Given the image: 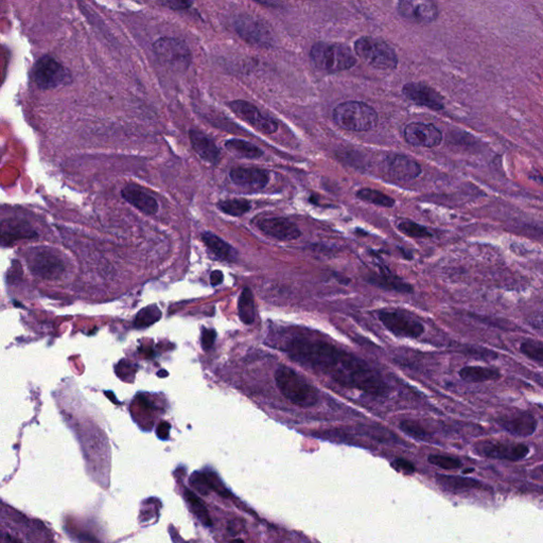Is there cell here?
Here are the masks:
<instances>
[{
	"label": "cell",
	"mask_w": 543,
	"mask_h": 543,
	"mask_svg": "<svg viewBox=\"0 0 543 543\" xmlns=\"http://www.w3.org/2000/svg\"><path fill=\"white\" fill-rule=\"evenodd\" d=\"M378 120L375 108L362 101L340 103L334 111V122L346 131H371L377 126Z\"/></svg>",
	"instance_id": "3957f363"
},
{
	"label": "cell",
	"mask_w": 543,
	"mask_h": 543,
	"mask_svg": "<svg viewBox=\"0 0 543 543\" xmlns=\"http://www.w3.org/2000/svg\"><path fill=\"white\" fill-rule=\"evenodd\" d=\"M0 543H21V541L17 540L14 537L11 535L1 534L0 533Z\"/></svg>",
	"instance_id": "7bdbcfd3"
},
{
	"label": "cell",
	"mask_w": 543,
	"mask_h": 543,
	"mask_svg": "<svg viewBox=\"0 0 543 543\" xmlns=\"http://www.w3.org/2000/svg\"><path fill=\"white\" fill-rule=\"evenodd\" d=\"M404 137L415 147L435 148L441 145L443 134L433 124L412 122L404 128Z\"/></svg>",
	"instance_id": "5bb4252c"
},
{
	"label": "cell",
	"mask_w": 543,
	"mask_h": 543,
	"mask_svg": "<svg viewBox=\"0 0 543 543\" xmlns=\"http://www.w3.org/2000/svg\"><path fill=\"white\" fill-rule=\"evenodd\" d=\"M238 313L240 320L245 325H251L255 322L256 312H255L254 295L252 290L244 288L241 292L238 301Z\"/></svg>",
	"instance_id": "4316f807"
},
{
	"label": "cell",
	"mask_w": 543,
	"mask_h": 543,
	"mask_svg": "<svg viewBox=\"0 0 543 543\" xmlns=\"http://www.w3.org/2000/svg\"><path fill=\"white\" fill-rule=\"evenodd\" d=\"M393 466H394V468H396L397 470L404 471V474H413V472L415 471L414 465L404 459H395L394 463H393Z\"/></svg>",
	"instance_id": "f35d334b"
},
{
	"label": "cell",
	"mask_w": 543,
	"mask_h": 543,
	"mask_svg": "<svg viewBox=\"0 0 543 543\" xmlns=\"http://www.w3.org/2000/svg\"><path fill=\"white\" fill-rule=\"evenodd\" d=\"M31 266L34 268L35 273L47 277V276H54L56 274L61 273V268H63L61 262L50 253H40L34 256L33 264Z\"/></svg>",
	"instance_id": "cb8c5ba5"
},
{
	"label": "cell",
	"mask_w": 543,
	"mask_h": 543,
	"mask_svg": "<svg viewBox=\"0 0 543 543\" xmlns=\"http://www.w3.org/2000/svg\"><path fill=\"white\" fill-rule=\"evenodd\" d=\"M496 421L505 431L520 437L533 435L538 426L536 417L525 411L506 413L498 417Z\"/></svg>",
	"instance_id": "8fae6325"
},
{
	"label": "cell",
	"mask_w": 543,
	"mask_h": 543,
	"mask_svg": "<svg viewBox=\"0 0 543 543\" xmlns=\"http://www.w3.org/2000/svg\"><path fill=\"white\" fill-rule=\"evenodd\" d=\"M189 139L196 154L209 163H217L220 159V149L208 136L198 130L189 131Z\"/></svg>",
	"instance_id": "ffe728a7"
},
{
	"label": "cell",
	"mask_w": 543,
	"mask_h": 543,
	"mask_svg": "<svg viewBox=\"0 0 543 543\" xmlns=\"http://www.w3.org/2000/svg\"><path fill=\"white\" fill-rule=\"evenodd\" d=\"M216 338H217V334L213 329H205L202 334V340H200L204 349H210L215 344Z\"/></svg>",
	"instance_id": "74e56055"
},
{
	"label": "cell",
	"mask_w": 543,
	"mask_h": 543,
	"mask_svg": "<svg viewBox=\"0 0 543 543\" xmlns=\"http://www.w3.org/2000/svg\"><path fill=\"white\" fill-rule=\"evenodd\" d=\"M170 424H169L168 422H161L159 428H157V436H159V439H163V441L168 439L169 434H170Z\"/></svg>",
	"instance_id": "60d3db41"
},
{
	"label": "cell",
	"mask_w": 543,
	"mask_h": 543,
	"mask_svg": "<svg viewBox=\"0 0 543 543\" xmlns=\"http://www.w3.org/2000/svg\"><path fill=\"white\" fill-rule=\"evenodd\" d=\"M401 431L408 434L413 439H419V441H428L430 439V433L427 430L422 427L421 424L413 420H404L399 424Z\"/></svg>",
	"instance_id": "836d02e7"
},
{
	"label": "cell",
	"mask_w": 543,
	"mask_h": 543,
	"mask_svg": "<svg viewBox=\"0 0 543 543\" xmlns=\"http://www.w3.org/2000/svg\"><path fill=\"white\" fill-rule=\"evenodd\" d=\"M218 207L227 215L240 217L251 209V203L243 198H231L219 202Z\"/></svg>",
	"instance_id": "4dcf8cb0"
},
{
	"label": "cell",
	"mask_w": 543,
	"mask_h": 543,
	"mask_svg": "<svg viewBox=\"0 0 543 543\" xmlns=\"http://www.w3.org/2000/svg\"><path fill=\"white\" fill-rule=\"evenodd\" d=\"M35 233L28 227V224L21 221L3 222L0 224V242L10 244L19 239L32 238Z\"/></svg>",
	"instance_id": "44dd1931"
},
{
	"label": "cell",
	"mask_w": 543,
	"mask_h": 543,
	"mask_svg": "<svg viewBox=\"0 0 543 543\" xmlns=\"http://www.w3.org/2000/svg\"><path fill=\"white\" fill-rule=\"evenodd\" d=\"M387 171L395 180L411 181L417 178L422 170L419 163L404 155H393L387 159Z\"/></svg>",
	"instance_id": "ac0fdd59"
},
{
	"label": "cell",
	"mask_w": 543,
	"mask_h": 543,
	"mask_svg": "<svg viewBox=\"0 0 543 543\" xmlns=\"http://www.w3.org/2000/svg\"><path fill=\"white\" fill-rule=\"evenodd\" d=\"M398 229L404 235L412 238H430L432 233L420 224L412 221H402L398 223Z\"/></svg>",
	"instance_id": "e575fe53"
},
{
	"label": "cell",
	"mask_w": 543,
	"mask_h": 543,
	"mask_svg": "<svg viewBox=\"0 0 543 543\" xmlns=\"http://www.w3.org/2000/svg\"><path fill=\"white\" fill-rule=\"evenodd\" d=\"M237 30L240 33L241 36L250 42H256L258 44H266L268 42V32L266 31V27L262 26L260 23L252 21V19L251 21H244L241 19Z\"/></svg>",
	"instance_id": "d4e9b609"
},
{
	"label": "cell",
	"mask_w": 543,
	"mask_h": 543,
	"mask_svg": "<svg viewBox=\"0 0 543 543\" xmlns=\"http://www.w3.org/2000/svg\"><path fill=\"white\" fill-rule=\"evenodd\" d=\"M202 240L204 244L207 246L208 250L217 258L223 262H235L237 259V252L235 249L229 243L222 240L220 237L212 233H204L202 235Z\"/></svg>",
	"instance_id": "603a6c76"
},
{
	"label": "cell",
	"mask_w": 543,
	"mask_h": 543,
	"mask_svg": "<svg viewBox=\"0 0 543 543\" xmlns=\"http://www.w3.org/2000/svg\"><path fill=\"white\" fill-rule=\"evenodd\" d=\"M122 198L128 203L143 211L146 215H155L159 211V203L143 187L128 185L122 192Z\"/></svg>",
	"instance_id": "d6986e66"
},
{
	"label": "cell",
	"mask_w": 543,
	"mask_h": 543,
	"mask_svg": "<svg viewBox=\"0 0 543 543\" xmlns=\"http://www.w3.org/2000/svg\"><path fill=\"white\" fill-rule=\"evenodd\" d=\"M159 61L176 73H185L192 62V54L184 41L175 38H161L153 45Z\"/></svg>",
	"instance_id": "8992f818"
},
{
	"label": "cell",
	"mask_w": 543,
	"mask_h": 543,
	"mask_svg": "<svg viewBox=\"0 0 543 543\" xmlns=\"http://www.w3.org/2000/svg\"><path fill=\"white\" fill-rule=\"evenodd\" d=\"M310 58L315 68L328 73L348 70L357 64L349 47L336 43H316L311 48Z\"/></svg>",
	"instance_id": "7a4b0ae2"
},
{
	"label": "cell",
	"mask_w": 543,
	"mask_h": 543,
	"mask_svg": "<svg viewBox=\"0 0 543 543\" xmlns=\"http://www.w3.org/2000/svg\"><path fill=\"white\" fill-rule=\"evenodd\" d=\"M229 106L239 118L251 124L257 131L268 135L277 132V122L262 114L252 103L244 100H235L229 102Z\"/></svg>",
	"instance_id": "9c48e42d"
},
{
	"label": "cell",
	"mask_w": 543,
	"mask_h": 543,
	"mask_svg": "<svg viewBox=\"0 0 543 543\" xmlns=\"http://www.w3.org/2000/svg\"><path fill=\"white\" fill-rule=\"evenodd\" d=\"M355 50L360 58L376 69H395L398 65L394 48L379 38L362 36L355 43Z\"/></svg>",
	"instance_id": "5b68a950"
},
{
	"label": "cell",
	"mask_w": 543,
	"mask_h": 543,
	"mask_svg": "<svg viewBox=\"0 0 543 543\" xmlns=\"http://www.w3.org/2000/svg\"><path fill=\"white\" fill-rule=\"evenodd\" d=\"M163 5L172 10H185L188 9L189 7H192V3H190V1H178V0H174V1H165V3H163Z\"/></svg>",
	"instance_id": "ab89813d"
},
{
	"label": "cell",
	"mask_w": 543,
	"mask_h": 543,
	"mask_svg": "<svg viewBox=\"0 0 543 543\" xmlns=\"http://www.w3.org/2000/svg\"><path fill=\"white\" fill-rule=\"evenodd\" d=\"M378 266H379V273L369 276L367 279L369 284L386 291L398 292V293L411 294L414 291L408 282L404 281L402 278L393 273L392 270L386 264H383V262L378 264Z\"/></svg>",
	"instance_id": "2e32d148"
},
{
	"label": "cell",
	"mask_w": 543,
	"mask_h": 543,
	"mask_svg": "<svg viewBox=\"0 0 543 543\" xmlns=\"http://www.w3.org/2000/svg\"><path fill=\"white\" fill-rule=\"evenodd\" d=\"M225 147L231 152V154L240 157V159H259L264 155V152L257 146L242 139L227 140Z\"/></svg>",
	"instance_id": "484cf974"
},
{
	"label": "cell",
	"mask_w": 543,
	"mask_h": 543,
	"mask_svg": "<svg viewBox=\"0 0 543 543\" xmlns=\"http://www.w3.org/2000/svg\"><path fill=\"white\" fill-rule=\"evenodd\" d=\"M231 543H244V541L242 539H235V540L231 541Z\"/></svg>",
	"instance_id": "f6af8a7d"
},
{
	"label": "cell",
	"mask_w": 543,
	"mask_h": 543,
	"mask_svg": "<svg viewBox=\"0 0 543 543\" xmlns=\"http://www.w3.org/2000/svg\"><path fill=\"white\" fill-rule=\"evenodd\" d=\"M402 93L412 102L431 110L441 111L445 108L441 93L426 83H420V82L408 83L402 89Z\"/></svg>",
	"instance_id": "4fadbf2b"
},
{
	"label": "cell",
	"mask_w": 543,
	"mask_h": 543,
	"mask_svg": "<svg viewBox=\"0 0 543 543\" xmlns=\"http://www.w3.org/2000/svg\"><path fill=\"white\" fill-rule=\"evenodd\" d=\"M278 389L290 402L301 408H311L319 402L316 389L301 375L289 367H280L275 373Z\"/></svg>",
	"instance_id": "277c9868"
},
{
	"label": "cell",
	"mask_w": 543,
	"mask_h": 543,
	"mask_svg": "<svg viewBox=\"0 0 543 543\" xmlns=\"http://www.w3.org/2000/svg\"><path fill=\"white\" fill-rule=\"evenodd\" d=\"M258 227L262 233L280 241L297 240L301 235L297 224L285 218H268L259 221Z\"/></svg>",
	"instance_id": "9a60e30c"
},
{
	"label": "cell",
	"mask_w": 543,
	"mask_h": 543,
	"mask_svg": "<svg viewBox=\"0 0 543 543\" xmlns=\"http://www.w3.org/2000/svg\"><path fill=\"white\" fill-rule=\"evenodd\" d=\"M229 178L237 186L251 189H264L270 181V173L264 169L238 167L231 169Z\"/></svg>",
	"instance_id": "e0dca14e"
},
{
	"label": "cell",
	"mask_w": 543,
	"mask_h": 543,
	"mask_svg": "<svg viewBox=\"0 0 543 543\" xmlns=\"http://www.w3.org/2000/svg\"><path fill=\"white\" fill-rule=\"evenodd\" d=\"M459 376L465 382L483 383L500 380L502 375L498 369L490 367L465 366L462 369H459Z\"/></svg>",
	"instance_id": "7402d4cb"
},
{
	"label": "cell",
	"mask_w": 543,
	"mask_h": 543,
	"mask_svg": "<svg viewBox=\"0 0 543 543\" xmlns=\"http://www.w3.org/2000/svg\"><path fill=\"white\" fill-rule=\"evenodd\" d=\"M287 351L294 361L328 376L340 386L375 397L391 393L389 383L367 362L326 340L295 338L288 344Z\"/></svg>",
	"instance_id": "6da1fadb"
},
{
	"label": "cell",
	"mask_w": 543,
	"mask_h": 543,
	"mask_svg": "<svg viewBox=\"0 0 543 543\" xmlns=\"http://www.w3.org/2000/svg\"><path fill=\"white\" fill-rule=\"evenodd\" d=\"M461 354H465L466 356H469V357L476 358V359H481V360H494L497 359L499 356H498L497 352L494 351V350L486 349V348H480V347H474V346H465L462 350H461Z\"/></svg>",
	"instance_id": "8d00e7d4"
},
{
	"label": "cell",
	"mask_w": 543,
	"mask_h": 543,
	"mask_svg": "<svg viewBox=\"0 0 543 543\" xmlns=\"http://www.w3.org/2000/svg\"><path fill=\"white\" fill-rule=\"evenodd\" d=\"M481 455L492 459H509L517 462L527 457L529 449L523 443H505L499 441H482L476 447Z\"/></svg>",
	"instance_id": "7c38bea8"
},
{
	"label": "cell",
	"mask_w": 543,
	"mask_h": 543,
	"mask_svg": "<svg viewBox=\"0 0 543 543\" xmlns=\"http://www.w3.org/2000/svg\"><path fill=\"white\" fill-rule=\"evenodd\" d=\"M397 10L402 19L411 23H431L439 17V8L428 0H402Z\"/></svg>",
	"instance_id": "30bf717a"
},
{
	"label": "cell",
	"mask_w": 543,
	"mask_h": 543,
	"mask_svg": "<svg viewBox=\"0 0 543 543\" xmlns=\"http://www.w3.org/2000/svg\"><path fill=\"white\" fill-rule=\"evenodd\" d=\"M429 463L434 465V466L447 469V470L457 469L462 466V462L459 459H454V457H445V455H430Z\"/></svg>",
	"instance_id": "d590c367"
},
{
	"label": "cell",
	"mask_w": 543,
	"mask_h": 543,
	"mask_svg": "<svg viewBox=\"0 0 543 543\" xmlns=\"http://www.w3.org/2000/svg\"><path fill=\"white\" fill-rule=\"evenodd\" d=\"M185 498H186L187 503L190 506L192 513L198 517V520L206 527H210L211 520H210L209 513H208L203 501L194 492L189 489L185 490Z\"/></svg>",
	"instance_id": "f546056e"
},
{
	"label": "cell",
	"mask_w": 543,
	"mask_h": 543,
	"mask_svg": "<svg viewBox=\"0 0 543 543\" xmlns=\"http://www.w3.org/2000/svg\"><path fill=\"white\" fill-rule=\"evenodd\" d=\"M224 280V275L221 270H213L210 275V282L212 286L221 285Z\"/></svg>",
	"instance_id": "b9f144b4"
},
{
	"label": "cell",
	"mask_w": 543,
	"mask_h": 543,
	"mask_svg": "<svg viewBox=\"0 0 543 543\" xmlns=\"http://www.w3.org/2000/svg\"><path fill=\"white\" fill-rule=\"evenodd\" d=\"M520 351L525 357L536 362L539 365L543 363V344L540 340H527L522 342L520 346Z\"/></svg>",
	"instance_id": "d6a6232c"
},
{
	"label": "cell",
	"mask_w": 543,
	"mask_h": 543,
	"mask_svg": "<svg viewBox=\"0 0 543 543\" xmlns=\"http://www.w3.org/2000/svg\"><path fill=\"white\" fill-rule=\"evenodd\" d=\"M378 317L383 326L394 336L418 338L424 334V326L421 322L398 311L382 310L378 313Z\"/></svg>",
	"instance_id": "52a82bcc"
},
{
	"label": "cell",
	"mask_w": 543,
	"mask_h": 543,
	"mask_svg": "<svg viewBox=\"0 0 543 543\" xmlns=\"http://www.w3.org/2000/svg\"><path fill=\"white\" fill-rule=\"evenodd\" d=\"M34 81L40 89H54L68 82V71L62 64L49 56H43L33 69Z\"/></svg>",
	"instance_id": "ba28073f"
},
{
	"label": "cell",
	"mask_w": 543,
	"mask_h": 543,
	"mask_svg": "<svg viewBox=\"0 0 543 543\" xmlns=\"http://www.w3.org/2000/svg\"><path fill=\"white\" fill-rule=\"evenodd\" d=\"M157 375H159V377L163 378L165 377V376H168V373H167V371H159V373H157Z\"/></svg>",
	"instance_id": "ee69618b"
},
{
	"label": "cell",
	"mask_w": 543,
	"mask_h": 543,
	"mask_svg": "<svg viewBox=\"0 0 543 543\" xmlns=\"http://www.w3.org/2000/svg\"><path fill=\"white\" fill-rule=\"evenodd\" d=\"M436 480L443 487L452 490H466L471 488H478L480 483L478 481L470 478H463V476H445V474H437Z\"/></svg>",
	"instance_id": "83f0119b"
},
{
	"label": "cell",
	"mask_w": 543,
	"mask_h": 543,
	"mask_svg": "<svg viewBox=\"0 0 543 543\" xmlns=\"http://www.w3.org/2000/svg\"><path fill=\"white\" fill-rule=\"evenodd\" d=\"M161 312L157 305H151L140 310L136 315L134 325L136 328H147L161 320Z\"/></svg>",
	"instance_id": "1f68e13d"
},
{
	"label": "cell",
	"mask_w": 543,
	"mask_h": 543,
	"mask_svg": "<svg viewBox=\"0 0 543 543\" xmlns=\"http://www.w3.org/2000/svg\"><path fill=\"white\" fill-rule=\"evenodd\" d=\"M357 198L359 200L373 204V205L382 206V207H394L395 200L382 192L373 190V189L364 188L357 192Z\"/></svg>",
	"instance_id": "f1b7e54d"
}]
</instances>
